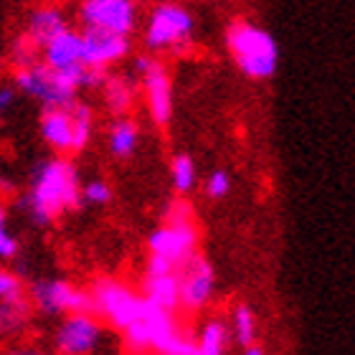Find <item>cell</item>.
I'll return each instance as SVG.
<instances>
[{
  "label": "cell",
  "mask_w": 355,
  "mask_h": 355,
  "mask_svg": "<svg viewBox=\"0 0 355 355\" xmlns=\"http://www.w3.org/2000/svg\"><path fill=\"white\" fill-rule=\"evenodd\" d=\"M188 355H198V353H196V348H193V350H191V353H188Z\"/></svg>",
  "instance_id": "obj_33"
},
{
  "label": "cell",
  "mask_w": 355,
  "mask_h": 355,
  "mask_svg": "<svg viewBox=\"0 0 355 355\" xmlns=\"http://www.w3.org/2000/svg\"><path fill=\"white\" fill-rule=\"evenodd\" d=\"M41 59V49H38L33 41H31L26 33L23 36L15 38L13 49H10V61H13V67H28V64H33V61Z\"/></svg>",
  "instance_id": "obj_26"
},
{
  "label": "cell",
  "mask_w": 355,
  "mask_h": 355,
  "mask_svg": "<svg viewBox=\"0 0 355 355\" xmlns=\"http://www.w3.org/2000/svg\"><path fill=\"white\" fill-rule=\"evenodd\" d=\"M171 178H173V188H175V193L188 196V193L193 191V185H196V178H198L196 175V163H193V157L185 155V153L173 157Z\"/></svg>",
  "instance_id": "obj_24"
},
{
  "label": "cell",
  "mask_w": 355,
  "mask_h": 355,
  "mask_svg": "<svg viewBox=\"0 0 355 355\" xmlns=\"http://www.w3.org/2000/svg\"><path fill=\"white\" fill-rule=\"evenodd\" d=\"M231 340L229 322L221 318H211L203 322L198 333V340L193 343V348L198 355H226Z\"/></svg>",
  "instance_id": "obj_21"
},
{
  "label": "cell",
  "mask_w": 355,
  "mask_h": 355,
  "mask_svg": "<svg viewBox=\"0 0 355 355\" xmlns=\"http://www.w3.org/2000/svg\"><path fill=\"white\" fill-rule=\"evenodd\" d=\"M31 312H33V304L28 295L3 300L0 302V340H18L28 327Z\"/></svg>",
  "instance_id": "obj_17"
},
{
  "label": "cell",
  "mask_w": 355,
  "mask_h": 355,
  "mask_svg": "<svg viewBox=\"0 0 355 355\" xmlns=\"http://www.w3.org/2000/svg\"><path fill=\"white\" fill-rule=\"evenodd\" d=\"M87 292L92 300V315L119 333L140 315L145 304V297L117 277H96Z\"/></svg>",
  "instance_id": "obj_5"
},
{
  "label": "cell",
  "mask_w": 355,
  "mask_h": 355,
  "mask_svg": "<svg viewBox=\"0 0 355 355\" xmlns=\"http://www.w3.org/2000/svg\"><path fill=\"white\" fill-rule=\"evenodd\" d=\"M67 28H69V23L59 8L44 6V8H36V10L31 13L28 26H26V36H28L38 49H44L51 38H56Z\"/></svg>",
  "instance_id": "obj_16"
},
{
  "label": "cell",
  "mask_w": 355,
  "mask_h": 355,
  "mask_svg": "<svg viewBox=\"0 0 355 355\" xmlns=\"http://www.w3.org/2000/svg\"><path fill=\"white\" fill-rule=\"evenodd\" d=\"M82 44H84V67L87 69H102V71H107V69L119 64L130 53V36H122V33L84 28Z\"/></svg>",
  "instance_id": "obj_14"
},
{
  "label": "cell",
  "mask_w": 355,
  "mask_h": 355,
  "mask_svg": "<svg viewBox=\"0 0 355 355\" xmlns=\"http://www.w3.org/2000/svg\"><path fill=\"white\" fill-rule=\"evenodd\" d=\"M193 36V15L180 3H160L153 8L145 28V46L150 51H183Z\"/></svg>",
  "instance_id": "obj_7"
},
{
  "label": "cell",
  "mask_w": 355,
  "mask_h": 355,
  "mask_svg": "<svg viewBox=\"0 0 355 355\" xmlns=\"http://www.w3.org/2000/svg\"><path fill=\"white\" fill-rule=\"evenodd\" d=\"M18 252H21V244L13 236V231L8 229V208L0 200V261H13Z\"/></svg>",
  "instance_id": "obj_25"
},
{
  "label": "cell",
  "mask_w": 355,
  "mask_h": 355,
  "mask_svg": "<svg viewBox=\"0 0 355 355\" xmlns=\"http://www.w3.org/2000/svg\"><path fill=\"white\" fill-rule=\"evenodd\" d=\"M140 145V127L132 117H117L110 127V153L119 160L135 155V150Z\"/></svg>",
  "instance_id": "obj_20"
},
{
  "label": "cell",
  "mask_w": 355,
  "mask_h": 355,
  "mask_svg": "<svg viewBox=\"0 0 355 355\" xmlns=\"http://www.w3.org/2000/svg\"><path fill=\"white\" fill-rule=\"evenodd\" d=\"M26 295V284H23L21 274L8 269V266H0V302L3 300H15V297Z\"/></svg>",
  "instance_id": "obj_28"
},
{
  "label": "cell",
  "mask_w": 355,
  "mask_h": 355,
  "mask_svg": "<svg viewBox=\"0 0 355 355\" xmlns=\"http://www.w3.org/2000/svg\"><path fill=\"white\" fill-rule=\"evenodd\" d=\"M231 191V178L226 171H214L206 180V196H211L214 200H221L223 196H229Z\"/></svg>",
  "instance_id": "obj_29"
},
{
  "label": "cell",
  "mask_w": 355,
  "mask_h": 355,
  "mask_svg": "<svg viewBox=\"0 0 355 355\" xmlns=\"http://www.w3.org/2000/svg\"><path fill=\"white\" fill-rule=\"evenodd\" d=\"M226 49L239 71L254 82H264L277 74L279 46L266 28L252 21H234L226 28Z\"/></svg>",
  "instance_id": "obj_3"
},
{
  "label": "cell",
  "mask_w": 355,
  "mask_h": 355,
  "mask_svg": "<svg viewBox=\"0 0 355 355\" xmlns=\"http://www.w3.org/2000/svg\"><path fill=\"white\" fill-rule=\"evenodd\" d=\"M140 295L160 310L178 312V272L145 274Z\"/></svg>",
  "instance_id": "obj_18"
},
{
  "label": "cell",
  "mask_w": 355,
  "mask_h": 355,
  "mask_svg": "<svg viewBox=\"0 0 355 355\" xmlns=\"http://www.w3.org/2000/svg\"><path fill=\"white\" fill-rule=\"evenodd\" d=\"M200 231L196 223V211L188 200H173L165 211L163 226H157L148 239V249L155 257L171 261L175 269L198 254Z\"/></svg>",
  "instance_id": "obj_4"
},
{
  "label": "cell",
  "mask_w": 355,
  "mask_h": 355,
  "mask_svg": "<svg viewBox=\"0 0 355 355\" xmlns=\"http://www.w3.org/2000/svg\"><path fill=\"white\" fill-rule=\"evenodd\" d=\"M3 355H49L41 348H33V345H10Z\"/></svg>",
  "instance_id": "obj_31"
},
{
  "label": "cell",
  "mask_w": 355,
  "mask_h": 355,
  "mask_svg": "<svg viewBox=\"0 0 355 355\" xmlns=\"http://www.w3.org/2000/svg\"><path fill=\"white\" fill-rule=\"evenodd\" d=\"M135 71L140 74L142 96L148 104V114L157 127H168L173 117V82L168 69L155 59L137 56Z\"/></svg>",
  "instance_id": "obj_8"
},
{
  "label": "cell",
  "mask_w": 355,
  "mask_h": 355,
  "mask_svg": "<svg viewBox=\"0 0 355 355\" xmlns=\"http://www.w3.org/2000/svg\"><path fill=\"white\" fill-rule=\"evenodd\" d=\"M15 102V89L13 87H0V117L6 114Z\"/></svg>",
  "instance_id": "obj_30"
},
{
  "label": "cell",
  "mask_w": 355,
  "mask_h": 355,
  "mask_svg": "<svg viewBox=\"0 0 355 355\" xmlns=\"http://www.w3.org/2000/svg\"><path fill=\"white\" fill-rule=\"evenodd\" d=\"M102 320L92 312L64 315L53 333V350L56 355H92L102 343Z\"/></svg>",
  "instance_id": "obj_11"
},
{
  "label": "cell",
  "mask_w": 355,
  "mask_h": 355,
  "mask_svg": "<svg viewBox=\"0 0 355 355\" xmlns=\"http://www.w3.org/2000/svg\"><path fill=\"white\" fill-rule=\"evenodd\" d=\"M79 21L84 28L130 36L137 26V8L132 0H82Z\"/></svg>",
  "instance_id": "obj_12"
},
{
  "label": "cell",
  "mask_w": 355,
  "mask_h": 355,
  "mask_svg": "<svg viewBox=\"0 0 355 355\" xmlns=\"http://www.w3.org/2000/svg\"><path fill=\"white\" fill-rule=\"evenodd\" d=\"M244 355H266V353L259 348V345H254V343H252V345H246V348H244Z\"/></svg>",
  "instance_id": "obj_32"
},
{
  "label": "cell",
  "mask_w": 355,
  "mask_h": 355,
  "mask_svg": "<svg viewBox=\"0 0 355 355\" xmlns=\"http://www.w3.org/2000/svg\"><path fill=\"white\" fill-rule=\"evenodd\" d=\"M145 355H150V353H145Z\"/></svg>",
  "instance_id": "obj_34"
},
{
  "label": "cell",
  "mask_w": 355,
  "mask_h": 355,
  "mask_svg": "<svg viewBox=\"0 0 355 355\" xmlns=\"http://www.w3.org/2000/svg\"><path fill=\"white\" fill-rule=\"evenodd\" d=\"M112 200V185L102 178H94L89 180L87 185H82V203L89 206H107Z\"/></svg>",
  "instance_id": "obj_27"
},
{
  "label": "cell",
  "mask_w": 355,
  "mask_h": 355,
  "mask_svg": "<svg viewBox=\"0 0 355 355\" xmlns=\"http://www.w3.org/2000/svg\"><path fill=\"white\" fill-rule=\"evenodd\" d=\"M41 61L53 71H61L67 76H74L76 82H84V44H82V31L67 28L56 38L41 49Z\"/></svg>",
  "instance_id": "obj_13"
},
{
  "label": "cell",
  "mask_w": 355,
  "mask_h": 355,
  "mask_svg": "<svg viewBox=\"0 0 355 355\" xmlns=\"http://www.w3.org/2000/svg\"><path fill=\"white\" fill-rule=\"evenodd\" d=\"M41 137L53 153L74 155V99L56 107H44L41 112Z\"/></svg>",
  "instance_id": "obj_15"
},
{
  "label": "cell",
  "mask_w": 355,
  "mask_h": 355,
  "mask_svg": "<svg viewBox=\"0 0 355 355\" xmlns=\"http://www.w3.org/2000/svg\"><path fill=\"white\" fill-rule=\"evenodd\" d=\"M92 135H94V112L89 104L74 99V155L87 148Z\"/></svg>",
  "instance_id": "obj_23"
},
{
  "label": "cell",
  "mask_w": 355,
  "mask_h": 355,
  "mask_svg": "<svg viewBox=\"0 0 355 355\" xmlns=\"http://www.w3.org/2000/svg\"><path fill=\"white\" fill-rule=\"evenodd\" d=\"M216 292L214 266L206 257L196 254L178 269V310L200 312L206 310Z\"/></svg>",
  "instance_id": "obj_9"
},
{
  "label": "cell",
  "mask_w": 355,
  "mask_h": 355,
  "mask_svg": "<svg viewBox=\"0 0 355 355\" xmlns=\"http://www.w3.org/2000/svg\"><path fill=\"white\" fill-rule=\"evenodd\" d=\"M13 84L18 92H23L26 96L41 102L44 107H56V104L71 102V99H76V92L82 89V84L76 82L74 76L53 71L41 59L28 64V67L15 69Z\"/></svg>",
  "instance_id": "obj_6"
},
{
  "label": "cell",
  "mask_w": 355,
  "mask_h": 355,
  "mask_svg": "<svg viewBox=\"0 0 355 355\" xmlns=\"http://www.w3.org/2000/svg\"><path fill=\"white\" fill-rule=\"evenodd\" d=\"M31 304L44 315H74L92 312L89 292L67 279H41L31 287Z\"/></svg>",
  "instance_id": "obj_10"
},
{
  "label": "cell",
  "mask_w": 355,
  "mask_h": 355,
  "mask_svg": "<svg viewBox=\"0 0 355 355\" xmlns=\"http://www.w3.org/2000/svg\"><path fill=\"white\" fill-rule=\"evenodd\" d=\"M130 355H188L193 338L175 320V312L160 310L145 300L140 315L122 330Z\"/></svg>",
  "instance_id": "obj_2"
},
{
  "label": "cell",
  "mask_w": 355,
  "mask_h": 355,
  "mask_svg": "<svg viewBox=\"0 0 355 355\" xmlns=\"http://www.w3.org/2000/svg\"><path fill=\"white\" fill-rule=\"evenodd\" d=\"M23 211L38 226H49L67 211L82 206V183L69 157H53L36 171L23 196Z\"/></svg>",
  "instance_id": "obj_1"
},
{
  "label": "cell",
  "mask_w": 355,
  "mask_h": 355,
  "mask_svg": "<svg viewBox=\"0 0 355 355\" xmlns=\"http://www.w3.org/2000/svg\"><path fill=\"white\" fill-rule=\"evenodd\" d=\"M99 89L104 92V104H107V110H110L114 117H125L127 112L132 110L137 89H135V82L130 79V76L107 74Z\"/></svg>",
  "instance_id": "obj_19"
},
{
  "label": "cell",
  "mask_w": 355,
  "mask_h": 355,
  "mask_svg": "<svg viewBox=\"0 0 355 355\" xmlns=\"http://www.w3.org/2000/svg\"><path fill=\"white\" fill-rule=\"evenodd\" d=\"M231 338L241 345H252L257 340V315L249 304H236L231 312Z\"/></svg>",
  "instance_id": "obj_22"
}]
</instances>
